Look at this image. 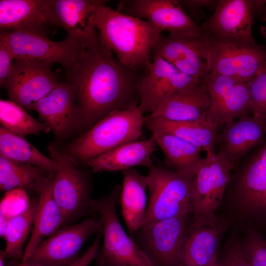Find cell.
<instances>
[{
    "instance_id": "obj_1",
    "label": "cell",
    "mask_w": 266,
    "mask_h": 266,
    "mask_svg": "<svg viewBox=\"0 0 266 266\" xmlns=\"http://www.w3.org/2000/svg\"><path fill=\"white\" fill-rule=\"evenodd\" d=\"M66 72L84 132L113 112L138 105L137 85L144 74L120 63L100 38L83 49Z\"/></svg>"
},
{
    "instance_id": "obj_2",
    "label": "cell",
    "mask_w": 266,
    "mask_h": 266,
    "mask_svg": "<svg viewBox=\"0 0 266 266\" xmlns=\"http://www.w3.org/2000/svg\"><path fill=\"white\" fill-rule=\"evenodd\" d=\"M94 24L101 41L124 66L148 71L153 49L163 32L148 21L104 4L95 13Z\"/></svg>"
},
{
    "instance_id": "obj_3",
    "label": "cell",
    "mask_w": 266,
    "mask_h": 266,
    "mask_svg": "<svg viewBox=\"0 0 266 266\" xmlns=\"http://www.w3.org/2000/svg\"><path fill=\"white\" fill-rule=\"evenodd\" d=\"M144 116L138 105L106 116L62 149L78 164L115 148L137 141L142 134Z\"/></svg>"
},
{
    "instance_id": "obj_4",
    "label": "cell",
    "mask_w": 266,
    "mask_h": 266,
    "mask_svg": "<svg viewBox=\"0 0 266 266\" xmlns=\"http://www.w3.org/2000/svg\"><path fill=\"white\" fill-rule=\"evenodd\" d=\"M121 187L114 186L107 196L92 201L102 224L103 242L96 260L98 266L117 263L126 266H155L150 258L129 236L117 213Z\"/></svg>"
},
{
    "instance_id": "obj_5",
    "label": "cell",
    "mask_w": 266,
    "mask_h": 266,
    "mask_svg": "<svg viewBox=\"0 0 266 266\" xmlns=\"http://www.w3.org/2000/svg\"><path fill=\"white\" fill-rule=\"evenodd\" d=\"M147 175L149 202L144 225L193 212V175L155 166Z\"/></svg>"
},
{
    "instance_id": "obj_6",
    "label": "cell",
    "mask_w": 266,
    "mask_h": 266,
    "mask_svg": "<svg viewBox=\"0 0 266 266\" xmlns=\"http://www.w3.org/2000/svg\"><path fill=\"white\" fill-rule=\"evenodd\" d=\"M199 39L209 72L248 83L266 61V49L256 42L217 38L202 31Z\"/></svg>"
},
{
    "instance_id": "obj_7",
    "label": "cell",
    "mask_w": 266,
    "mask_h": 266,
    "mask_svg": "<svg viewBox=\"0 0 266 266\" xmlns=\"http://www.w3.org/2000/svg\"><path fill=\"white\" fill-rule=\"evenodd\" d=\"M48 149L58 166L52 182V193L64 216L65 226L83 217H94L96 214L90 196L89 176L78 168L77 164L62 150L52 144Z\"/></svg>"
},
{
    "instance_id": "obj_8",
    "label": "cell",
    "mask_w": 266,
    "mask_h": 266,
    "mask_svg": "<svg viewBox=\"0 0 266 266\" xmlns=\"http://www.w3.org/2000/svg\"><path fill=\"white\" fill-rule=\"evenodd\" d=\"M235 166L213 151L206 152L193 176L194 209L189 230L218 225L215 212Z\"/></svg>"
},
{
    "instance_id": "obj_9",
    "label": "cell",
    "mask_w": 266,
    "mask_h": 266,
    "mask_svg": "<svg viewBox=\"0 0 266 266\" xmlns=\"http://www.w3.org/2000/svg\"><path fill=\"white\" fill-rule=\"evenodd\" d=\"M266 0H219L213 13L200 25L201 31L217 38L255 43L252 26L256 18L266 20Z\"/></svg>"
},
{
    "instance_id": "obj_10",
    "label": "cell",
    "mask_w": 266,
    "mask_h": 266,
    "mask_svg": "<svg viewBox=\"0 0 266 266\" xmlns=\"http://www.w3.org/2000/svg\"><path fill=\"white\" fill-rule=\"evenodd\" d=\"M0 35L7 42L15 59L32 60L50 66L58 63L66 71L75 64L84 49L67 37L63 41H55L45 34L30 31L2 32Z\"/></svg>"
},
{
    "instance_id": "obj_11",
    "label": "cell",
    "mask_w": 266,
    "mask_h": 266,
    "mask_svg": "<svg viewBox=\"0 0 266 266\" xmlns=\"http://www.w3.org/2000/svg\"><path fill=\"white\" fill-rule=\"evenodd\" d=\"M200 80L210 100L206 121L217 129L252 112L248 83L213 72Z\"/></svg>"
},
{
    "instance_id": "obj_12",
    "label": "cell",
    "mask_w": 266,
    "mask_h": 266,
    "mask_svg": "<svg viewBox=\"0 0 266 266\" xmlns=\"http://www.w3.org/2000/svg\"><path fill=\"white\" fill-rule=\"evenodd\" d=\"M51 66L32 60L15 59L2 87L7 91L8 100L25 109L33 110L36 102L59 83Z\"/></svg>"
},
{
    "instance_id": "obj_13",
    "label": "cell",
    "mask_w": 266,
    "mask_h": 266,
    "mask_svg": "<svg viewBox=\"0 0 266 266\" xmlns=\"http://www.w3.org/2000/svg\"><path fill=\"white\" fill-rule=\"evenodd\" d=\"M102 229L100 219L93 216L65 226L45 239L31 259L43 266H68L79 257L88 239Z\"/></svg>"
},
{
    "instance_id": "obj_14",
    "label": "cell",
    "mask_w": 266,
    "mask_h": 266,
    "mask_svg": "<svg viewBox=\"0 0 266 266\" xmlns=\"http://www.w3.org/2000/svg\"><path fill=\"white\" fill-rule=\"evenodd\" d=\"M200 81L181 72L161 57H153L148 71L137 85L138 107L143 114H151L166 98Z\"/></svg>"
},
{
    "instance_id": "obj_15",
    "label": "cell",
    "mask_w": 266,
    "mask_h": 266,
    "mask_svg": "<svg viewBox=\"0 0 266 266\" xmlns=\"http://www.w3.org/2000/svg\"><path fill=\"white\" fill-rule=\"evenodd\" d=\"M102 0H49L53 26L64 29L68 38L85 48L97 44L100 37L94 24Z\"/></svg>"
},
{
    "instance_id": "obj_16",
    "label": "cell",
    "mask_w": 266,
    "mask_h": 266,
    "mask_svg": "<svg viewBox=\"0 0 266 266\" xmlns=\"http://www.w3.org/2000/svg\"><path fill=\"white\" fill-rule=\"evenodd\" d=\"M41 121L47 124L57 138H65L81 130L79 110L74 87L67 81L59 82L33 108Z\"/></svg>"
},
{
    "instance_id": "obj_17",
    "label": "cell",
    "mask_w": 266,
    "mask_h": 266,
    "mask_svg": "<svg viewBox=\"0 0 266 266\" xmlns=\"http://www.w3.org/2000/svg\"><path fill=\"white\" fill-rule=\"evenodd\" d=\"M118 9L126 14L151 22L169 34L201 32L178 0H133L121 2Z\"/></svg>"
},
{
    "instance_id": "obj_18",
    "label": "cell",
    "mask_w": 266,
    "mask_h": 266,
    "mask_svg": "<svg viewBox=\"0 0 266 266\" xmlns=\"http://www.w3.org/2000/svg\"><path fill=\"white\" fill-rule=\"evenodd\" d=\"M201 32L161 35L151 56L161 57L184 73L201 79L209 73L199 41Z\"/></svg>"
},
{
    "instance_id": "obj_19",
    "label": "cell",
    "mask_w": 266,
    "mask_h": 266,
    "mask_svg": "<svg viewBox=\"0 0 266 266\" xmlns=\"http://www.w3.org/2000/svg\"><path fill=\"white\" fill-rule=\"evenodd\" d=\"M187 215L151 222L141 229L147 249L163 266H180Z\"/></svg>"
},
{
    "instance_id": "obj_20",
    "label": "cell",
    "mask_w": 266,
    "mask_h": 266,
    "mask_svg": "<svg viewBox=\"0 0 266 266\" xmlns=\"http://www.w3.org/2000/svg\"><path fill=\"white\" fill-rule=\"evenodd\" d=\"M248 163L237 183L236 200L251 217L266 219V141Z\"/></svg>"
},
{
    "instance_id": "obj_21",
    "label": "cell",
    "mask_w": 266,
    "mask_h": 266,
    "mask_svg": "<svg viewBox=\"0 0 266 266\" xmlns=\"http://www.w3.org/2000/svg\"><path fill=\"white\" fill-rule=\"evenodd\" d=\"M46 25H53L49 0H0V32L25 31L45 34Z\"/></svg>"
},
{
    "instance_id": "obj_22",
    "label": "cell",
    "mask_w": 266,
    "mask_h": 266,
    "mask_svg": "<svg viewBox=\"0 0 266 266\" xmlns=\"http://www.w3.org/2000/svg\"><path fill=\"white\" fill-rule=\"evenodd\" d=\"M266 135V121L246 116L226 124L217 135L218 153L235 166L239 160L252 148L263 143Z\"/></svg>"
},
{
    "instance_id": "obj_23",
    "label": "cell",
    "mask_w": 266,
    "mask_h": 266,
    "mask_svg": "<svg viewBox=\"0 0 266 266\" xmlns=\"http://www.w3.org/2000/svg\"><path fill=\"white\" fill-rule=\"evenodd\" d=\"M209 105L205 86L200 80L166 98L149 114L174 122L203 121Z\"/></svg>"
},
{
    "instance_id": "obj_24",
    "label": "cell",
    "mask_w": 266,
    "mask_h": 266,
    "mask_svg": "<svg viewBox=\"0 0 266 266\" xmlns=\"http://www.w3.org/2000/svg\"><path fill=\"white\" fill-rule=\"evenodd\" d=\"M55 173H49L39 187L37 210L22 262L30 259L45 239L65 226L64 216L52 193V182Z\"/></svg>"
},
{
    "instance_id": "obj_25",
    "label": "cell",
    "mask_w": 266,
    "mask_h": 266,
    "mask_svg": "<svg viewBox=\"0 0 266 266\" xmlns=\"http://www.w3.org/2000/svg\"><path fill=\"white\" fill-rule=\"evenodd\" d=\"M157 142L153 135L148 139L135 141L115 148L88 161L85 165L94 172L125 170L136 166L149 168L153 165L151 156Z\"/></svg>"
},
{
    "instance_id": "obj_26",
    "label": "cell",
    "mask_w": 266,
    "mask_h": 266,
    "mask_svg": "<svg viewBox=\"0 0 266 266\" xmlns=\"http://www.w3.org/2000/svg\"><path fill=\"white\" fill-rule=\"evenodd\" d=\"M120 196L123 218L132 235L143 227L147 211V177L134 168L122 171Z\"/></svg>"
},
{
    "instance_id": "obj_27",
    "label": "cell",
    "mask_w": 266,
    "mask_h": 266,
    "mask_svg": "<svg viewBox=\"0 0 266 266\" xmlns=\"http://www.w3.org/2000/svg\"><path fill=\"white\" fill-rule=\"evenodd\" d=\"M144 125L151 131L159 130L172 133L206 152L213 151L217 142V128L206 120L174 122L149 114L144 116Z\"/></svg>"
},
{
    "instance_id": "obj_28",
    "label": "cell",
    "mask_w": 266,
    "mask_h": 266,
    "mask_svg": "<svg viewBox=\"0 0 266 266\" xmlns=\"http://www.w3.org/2000/svg\"><path fill=\"white\" fill-rule=\"evenodd\" d=\"M225 224L206 226L190 231L182 246L180 266H203L217 256L221 233Z\"/></svg>"
},
{
    "instance_id": "obj_29",
    "label": "cell",
    "mask_w": 266,
    "mask_h": 266,
    "mask_svg": "<svg viewBox=\"0 0 266 266\" xmlns=\"http://www.w3.org/2000/svg\"><path fill=\"white\" fill-rule=\"evenodd\" d=\"M151 132L165 155L167 165L179 173L193 175L203 160L202 150L172 133L159 130Z\"/></svg>"
},
{
    "instance_id": "obj_30",
    "label": "cell",
    "mask_w": 266,
    "mask_h": 266,
    "mask_svg": "<svg viewBox=\"0 0 266 266\" xmlns=\"http://www.w3.org/2000/svg\"><path fill=\"white\" fill-rule=\"evenodd\" d=\"M48 173L30 164L12 160L0 155V190L37 192Z\"/></svg>"
},
{
    "instance_id": "obj_31",
    "label": "cell",
    "mask_w": 266,
    "mask_h": 266,
    "mask_svg": "<svg viewBox=\"0 0 266 266\" xmlns=\"http://www.w3.org/2000/svg\"><path fill=\"white\" fill-rule=\"evenodd\" d=\"M0 155L9 159L39 167L48 173H55L56 162L48 158L24 137L0 127Z\"/></svg>"
},
{
    "instance_id": "obj_32",
    "label": "cell",
    "mask_w": 266,
    "mask_h": 266,
    "mask_svg": "<svg viewBox=\"0 0 266 266\" xmlns=\"http://www.w3.org/2000/svg\"><path fill=\"white\" fill-rule=\"evenodd\" d=\"M37 204L38 199H32L22 211L8 218L0 233L5 240V249L0 252L4 258L22 259L24 247L32 230Z\"/></svg>"
},
{
    "instance_id": "obj_33",
    "label": "cell",
    "mask_w": 266,
    "mask_h": 266,
    "mask_svg": "<svg viewBox=\"0 0 266 266\" xmlns=\"http://www.w3.org/2000/svg\"><path fill=\"white\" fill-rule=\"evenodd\" d=\"M0 121L6 130L23 137L51 130L45 123L33 118L25 109L9 100H0Z\"/></svg>"
},
{
    "instance_id": "obj_34",
    "label": "cell",
    "mask_w": 266,
    "mask_h": 266,
    "mask_svg": "<svg viewBox=\"0 0 266 266\" xmlns=\"http://www.w3.org/2000/svg\"><path fill=\"white\" fill-rule=\"evenodd\" d=\"M252 117L266 121V61L248 82Z\"/></svg>"
},
{
    "instance_id": "obj_35",
    "label": "cell",
    "mask_w": 266,
    "mask_h": 266,
    "mask_svg": "<svg viewBox=\"0 0 266 266\" xmlns=\"http://www.w3.org/2000/svg\"><path fill=\"white\" fill-rule=\"evenodd\" d=\"M241 246L250 266H266V241L258 232L249 231Z\"/></svg>"
},
{
    "instance_id": "obj_36",
    "label": "cell",
    "mask_w": 266,
    "mask_h": 266,
    "mask_svg": "<svg viewBox=\"0 0 266 266\" xmlns=\"http://www.w3.org/2000/svg\"><path fill=\"white\" fill-rule=\"evenodd\" d=\"M15 57L5 39L0 35V85H3L12 70Z\"/></svg>"
},
{
    "instance_id": "obj_37",
    "label": "cell",
    "mask_w": 266,
    "mask_h": 266,
    "mask_svg": "<svg viewBox=\"0 0 266 266\" xmlns=\"http://www.w3.org/2000/svg\"><path fill=\"white\" fill-rule=\"evenodd\" d=\"M221 261L224 266H250L243 255L241 244L236 240L230 243Z\"/></svg>"
},
{
    "instance_id": "obj_38",
    "label": "cell",
    "mask_w": 266,
    "mask_h": 266,
    "mask_svg": "<svg viewBox=\"0 0 266 266\" xmlns=\"http://www.w3.org/2000/svg\"><path fill=\"white\" fill-rule=\"evenodd\" d=\"M102 237L101 230L97 233L94 241L86 251L68 266H89L98 255Z\"/></svg>"
},
{
    "instance_id": "obj_39",
    "label": "cell",
    "mask_w": 266,
    "mask_h": 266,
    "mask_svg": "<svg viewBox=\"0 0 266 266\" xmlns=\"http://www.w3.org/2000/svg\"><path fill=\"white\" fill-rule=\"evenodd\" d=\"M183 7L192 10L200 9L201 7L206 6H212L217 5L218 1L216 0H178Z\"/></svg>"
},
{
    "instance_id": "obj_40",
    "label": "cell",
    "mask_w": 266,
    "mask_h": 266,
    "mask_svg": "<svg viewBox=\"0 0 266 266\" xmlns=\"http://www.w3.org/2000/svg\"><path fill=\"white\" fill-rule=\"evenodd\" d=\"M16 266H43L38 262L33 259H30L26 262H21V264H18Z\"/></svg>"
},
{
    "instance_id": "obj_41",
    "label": "cell",
    "mask_w": 266,
    "mask_h": 266,
    "mask_svg": "<svg viewBox=\"0 0 266 266\" xmlns=\"http://www.w3.org/2000/svg\"><path fill=\"white\" fill-rule=\"evenodd\" d=\"M217 261V256H216L209 264L203 266H215Z\"/></svg>"
},
{
    "instance_id": "obj_42",
    "label": "cell",
    "mask_w": 266,
    "mask_h": 266,
    "mask_svg": "<svg viewBox=\"0 0 266 266\" xmlns=\"http://www.w3.org/2000/svg\"><path fill=\"white\" fill-rule=\"evenodd\" d=\"M260 32L263 37L266 40V29L265 28L262 27L260 29Z\"/></svg>"
},
{
    "instance_id": "obj_43",
    "label": "cell",
    "mask_w": 266,
    "mask_h": 266,
    "mask_svg": "<svg viewBox=\"0 0 266 266\" xmlns=\"http://www.w3.org/2000/svg\"><path fill=\"white\" fill-rule=\"evenodd\" d=\"M103 266H126L120 264V263H114L108 264Z\"/></svg>"
},
{
    "instance_id": "obj_44",
    "label": "cell",
    "mask_w": 266,
    "mask_h": 266,
    "mask_svg": "<svg viewBox=\"0 0 266 266\" xmlns=\"http://www.w3.org/2000/svg\"><path fill=\"white\" fill-rule=\"evenodd\" d=\"M4 257L3 255L0 253V266H4Z\"/></svg>"
},
{
    "instance_id": "obj_45",
    "label": "cell",
    "mask_w": 266,
    "mask_h": 266,
    "mask_svg": "<svg viewBox=\"0 0 266 266\" xmlns=\"http://www.w3.org/2000/svg\"><path fill=\"white\" fill-rule=\"evenodd\" d=\"M215 266H224L221 261H217Z\"/></svg>"
},
{
    "instance_id": "obj_46",
    "label": "cell",
    "mask_w": 266,
    "mask_h": 266,
    "mask_svg": "<svg viewBox=\"0 0 266 266\" xmlns=\"http://www.w3.org/2000/svg\"></svg>"
}]
</instances>
